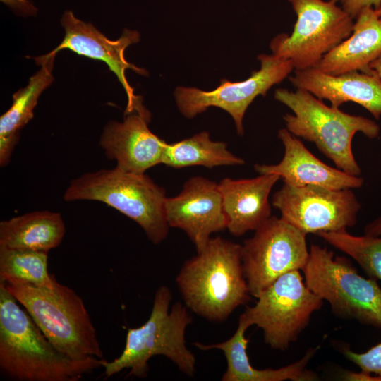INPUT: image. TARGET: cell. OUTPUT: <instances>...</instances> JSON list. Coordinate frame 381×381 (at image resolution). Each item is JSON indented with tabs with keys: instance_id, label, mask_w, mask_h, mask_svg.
Here are the masks:
<instances>
[{
	"instance_id": "6da1fadb",
	"label": "cell",
	"mask_w": 381,
	"mask_h": 381,
	"mask_svg": "<svg viewBox=\"0 0 381 381\" xmlns=\"http://www.w3.org/2000/svg\"><path fill=\"white\" fill-rule=\"evenodd\" d=\"M105 360L74 361L58 351L0 282V368L20 381H77Z\"/></svg>"
},
{
	"instance_id": "7a4b0ae2",
	"label": "cell",
	"mask_w": 381,
	"mask_h": 381,
	"mask_svg": "<svg viewBox=\"0 0 381 381\" xmlns=\"http://www.w3.org/2000/svg\"><path fill=\"white\" fill-rule=\"evenodd\" d=\"M181 267L176 282L186 306L210 321H224L250 299L241 262V245L211 238Z\"/></svg>"
},
{
	"instance_id": "3957f363",
	"label": "cell",
	"mask_w": 381,
	"mask_h": 381,
	"mask_svg": "<svg viewBox=\"0 0 381 381\" xmlns=\"http://www.w3.org/2000/svg\"><path fill=\"white\" fill-rule=\"evenodd\" d=\"M3 282L58 351L74 361L103 358L90 315L72 289L60 283L49 289L16 279Z\"/></svg>"
},
{
	"instance_id": "277c9868",
	"label": "cell",
	"mask_w": 381,
	"mask_h": 381,
	"mask_svg": "<svg viewBox=\"0 0 381 381\" xmlns=\"http://www.w3.org/2000/svg\"><path fill=\"white\" fill-rule=\"evenodd\" d=\"M274 96L293 111L283 116L286 128L291 134L315 143L337 168L359 176L361 170L353 153V138L358 132L370 139L377 138L380 128L377 123L329 107L306 90L293 92L279 88Z\"/></svg>"
},
{
	"instance_id": "5b68a950",
	"label": "cell",
	"mask_w": 381,
	"mask_h": 381,
	"mask_svg": "<svg viewBox=\"0 0 381 381\" xmlns=\"http://www.w3.org/2000/svg\"><path fill=\"white\" fill-rule=\"evenodd\" d=\"M172 298L169 289L160 286L156 291L148 320L137 328H128L124 349L112 361L105 360L104 375L107 378L124 369L128 376L144 378L147 362L154 356H164L188 376L195 371V358L186 345L185 332L192 318L187 307L176 302L169 310Z\"/></svg>"
},
{
	"instance_id": "8992f818",
	"label": "cell",
	"mask_w": 381,
	"mask_h": 381,
	"mask_svg": "<svg viewBox=\"0 0 381 381\" xmlns=\"http://www.w3.org/2000/svg\"><path fill=\"white\" fill-rule=\"evenodd\" d=\"M64 199L66 202L105 203L136 222L155 244L161 243L168 235L165 190L145 174L129 172L116 167L87 172L71 181Z\"/></svg>"
},
{
	"instance_id": "52a82bcc",
	"label": "cell",
	"mask_w": 381,
	"mask_h": 381,
	"mask_svg": "<svg viewBox=\"0 0 381 381\" xmlns=\"http://www.w3.org/2000/svg\"><path fill=\"white\" fill-rule=\"evenodd\" d=\"M302 271L308 288L337 316L381 328V288L375 279L359 275L349 259L312 245Z\"/></svg>"
},
{
	"instance_id": "ba28073f",
	"label": "cell",
	"mask_w": 381,
	"mask_h": 381,
	"mask_svg": "<svg viewBox=\"0 0 381 381\" xmlns=\"http://www.w3.org/2000/svg\"><path fill=\"white\" fill-rule=\"evenodd\" d=\"M297 18L291 35L274 37V56L291 61L294 70L315 68L322 58L353 30L352 18L337 3L325 0H289Z\"/></svg>"
},
{
	"instance_id": "9c48e42d",
	"label": "cell",
	"mask_w": 381,
	"mask_h": 381,
	"mask_svg": "<svg viewBox=\"0 0 381 381\" xmlns=\"http://www.w3.org/2000/svg\"><path fill=\"white\" fill-rule=\"evenodd\" d=\"M253 307L240 315L249 326L262 329L264 341L272 349L286 350L308 326L323 300L306 286L299 270L277 279L257 298Z\"/></svg>"
},
{
	"instance_id": "30bf717a",
	"label": "cell",
	"mask_w": 381,
	"mask_h": 381,
	"mask_svg": "<svg viewBox=\"0 0 381 381\" xmlns=\"http://www.w3.org/2000/svg\"><path fill=\"white\" fill-rule=\"evenodd\" d=\"M306 234L282 217H270L241 245V262L250 296L258 298L277 279L302 270L309 256Z\"/></svg>"
},
{
	"instance_id": "8fae6325",
	"label": "cell",
	"mask_w": 381,
	"mask_h": 381,
	"mask_svg": "<svg viewBox=\"0 0 381 381\" xmlns=\"http://www.w3.org/2000/svg\"><path fill=\"white\" fill-rule=\"evenodd\" d=\"M258 58L260 68L253 71L245 80L222 79L220 85L212 91L178 87L174 96L180 112L192 119L210 107H219L231 115L237 133L243 135V119L250 104L257 96H265L273 85L280 83L294 70L291 61L272 54H262Z\"/></svg>"
},
{
	"instance_id": "7c38bea8",
	"label": "cell",
	"mask_w": 381,
	"mask_h": 381,
	"mask_svg": "<svg viewBox=\"0 0 381 381\" xmlns=\"http://www.w3.org/2000/svg\"><path fill=\"white\" fill-rule=\"evenodd\" d=\"M281 217L306 234L337 231L353 226L361 204L350 188L331 189L286 184L272 196Z\"/></svg>"
},
{
	"instance_id": "4fadbf2b",
	"label": "cell",
	"mask_w": 381,
	"mask_h": 381,
	"mask_svg": "<svg viewBox=\"0 0 381 381\" xmlns=\"http://www.w3.org/2000/svg\"><path fill=\"white\" fill-rule=\"evenodd\" d=\"M61 23L65 30L64 37L54 49L46 54L56 55L61 49H67L78 55L104 62L126 93L128 101L124 114L144 109L141 97L135 95L125 73L127 69H131L141 75L148 74L145 69L129 63L124 56L126 49L140 41L139 32L125 29L118 40H110L92 23L76 18L71 11L64 12Z\"/></svg>"
},
{
	"instance_id": "5bb4252c",
	"label": "cell",
	"mask_w": 381,
	"mask_h": 381,
	"mask_svg": "<svg viewBox=\"0 0 381 381\" xmlns=\"http://www.w3.org/2000/svg\"><path fill=\"white\" fill-rule=\"evenodd\" d=\"M164 210L169 227L183 230L197 251L213 233L226 229L219 184L202 176L189 179L177 195L167 197Z\"/></svg>"
},
{
	"instance_id": "9a60e30c",
	"label": "cell",
	"mask_w": 381,
	"mask_h": 381,
	"mask_svg": "<svg viewBox=\"0 0 381 381\" xmlns=\"http://www.w3.org/2000/svg\"><path fill=\"white\" fill-rule=\"evenodd\" d=\"M121 122L112 121L104 128L99 145L106 156L122 170L145 174L162 164L167 144L148 128L150 113L145 109L124 114Z\"/></svg>"
},
{
	"instance_id": "2e32d148",
	"label": "cell",
	"mask_w": 381,
	"mask_h": 381,
	"mask_svg": "<svg viewBox=\"0 0 381 381\" xmlns=\"http://www.w3.org/2000/svg\"><path fill=\"white\" fill-rule=\"evenodd\" d=\"M278 138L284 147L282 159L276 164H256L254 169L259 174H276L284 184L297 187L315 185L339 190L362 186L363 178L325 164L286 128L279 131Z\"/></svg>"
},
{
	"instance_id": "e0dca14e",
	"label": "cell",
	"mask_w": 381,
	"mask_h": 381,
	"mask_svg": "<svg viewBox=\"0 0 381 381\" xmlns=\"http://www.w3.org/2000/svg\"><path fill=\"white\" fill-rule=\"evenodd\" d=\"M289 80L297 89L328 100L332 107L339 108L345 102H353L376 119L381 116V80L373 72L351 71L333 75L313 68L295 70Z\"/></svg>"
},
{
	"instance_id": "ac0fdd59",
	"label": "cell",
	"mask_w": 381,
	"mask_h": 381,
	"mask_svg": "<svg viewBox=\"0 0 381 381\" xmlns=\"http://www.w3.org/2000/svg\"><path fill=\"white\" fill-rule=\"evenodd\" d=\"M280 179L272 174L252 179L224 178L218 183L226 229L235 236L255 231L271 217L270 193Z\"/></svg>"
},
{
	"instance_id": "d6986e66",
	"label": "cell",
	"mask_w": 381,
	"mask_h": 381,
	"mask_svg": "<svg viewBox=\"0 0 381 381\" xmlns=\"http://www.w3.org/2000/svg\"><path fill=\"white\" fill-rule=\"evenodd\" d=\"M356 19L351 35L327 53L314 68L333 75L372 73L370 64L381 55V19L372 7L363 8Z\"/></svg>"
},
{
	"instance_id": "ffe728a7",
	"label": "cell",
	"mask_w": 381,
	"mask_h": 381,
	"mask_svg": "<svg viewBox=\"0 0 381 381\" xmlns=\"http://www.w3.org/2000/svg\"><path fill=\"white\" fill-rule=\"evenodd\" d=\"M250 326L239 317L238 325L234 335L226 341L203 344L195 342V346L202 351L212 349L222 350L227 362V368L222 377V381H313L318 375L306 368L318 347L309 349L298 361L277 369L259 370L253 367L248 359L247 346L249 339L245 332Z\"/></svg>"
},
{
	"instance_id": "44dd1931",
	"label": "cell",
	"mask_w": 381,
	"mask_h": 381,
	"mask_svg": "<svg viewBox=\"0 0 381 381\" xmlns=\"http://www.w3.org/2000/svg\"><path fill=\"white\" fill-rule=\"evenodd\" d=\"M56 55L35 59L41 68L30 78L28 84L13 95L11 107L0 117V164L6 165L18 143L21 128L33 117V110L41 93L53 82L52 69Z\"/></svg>"
},
{
	"instance_id": "7402d4cb",
	"label": "cell",
	"mask_w": 381,
	"mask_h": 381,
	"mask_svg": "<svg viewBox=\"0 0 381 381\" xmlns=\"http://www.w3.org/2000/svg\"><path fill=\"white\" fill-rule=\"evenodd\" d=\"M65 233L60 213L35 211L0 222V246L48 253L61 243Z\"/></svg>"
},
{
	"instance_id": "603a6c76",
	"label": "cell",
	"mask_w": 381,
	"mask_h": 381,
	"mask_svg": "<svg viewBox=\"0 0 381 381\" xmlns=\"http://www.w3.org/2000/svg\"><path fill=\"white\" fill-rule=\"evenodd\" d=\"M245 161L227 149L224 142L213 141L203 131L174 143H167L162 164L175 169L202 166L212 169L218 166L240 165Z\"/></svg>"
},
{
	"instance_id": "cb8c5ba5",
	"label": "cell",
	"mask_w": 381,
	"mask_h": 381,
	"mask_svg": "<svg viewBox=\"0 0 381 381\" xmlns=\"http://www.w3.org/2000/svg\"><path fill=\"white\" fill-rule=\"evenodd\" d=\"M10 279L49 289L59 283L48 272V253L0 246V282Z\"/></svg>"
},
{
	"instance_id": "d4e9b609",
	"label": "cell",
	"mask_w": 381,
	"mask_h": 381,
	"mask_svg": "<svg viewBox=\"0 0 381 381\" xmlns=\"http://www.w3.org/2000/svg\"><path fill=\"white\" fill-rule=\"evenodd\" d=\"M335 248L355 260L370 277L381 280V238L353 236L346 229L318 234Z\"/></svg>"
},
{
	"instance_id": "484cf974",
	"label": "cell",
	"mask_w": 381,
	"mask_h": 381,
	"mask_svg": "<svg viewBox=\"0 0 381 381\" xmlns=\"http://www.w3.org/2000/svg\"><path fill=\"white\" fill-rule=\"evenodd\" d=\"M341 351L349 361L359 366L361 370L370 374L375 373L381 377V343L365 353H358L344 347Z\"/></svg>"
},
{
	"instance_id": "4316f807",
	"label": "cell",
	"mask_w": 381,
	"mask_h": 381,
	"mask_svg": "<svg viewBox=\"0 0 381 381\" xmlns=\"http://www.w3.org/2000/svg\"><path fill=\"white\" fill-rule=\"evenodd\" d=\"M335 3H340L341 8L352 18H356L360 11L365 7H372L375 9L381 5V0H330Z\"/></svg>"
},
{
	"instance_id": "83f0119b",
	"label": "cell",
	"mask_w": 381,
	"mask_h": 381,
	"mask_svg": "<svg viewBox=\"0 0 381 381\" xmlns=\"http://www.w3.org/2000/svg\"><path fill=\"white\" fill-rule=\"evenodd\" d=\"M2 3L12 8L15 12L23 16H34L37 8L29 0H0Z\"/></svg>"
},
{
	"instance_id": "f1b7e54d",
	"label": "cell",
	"mask_w": 381,
	"mask_h": 381,
	"mask_svg": "<svg viewBox=\"0 0 381 381\" xmlns=\"http://www.w3.org/2000/svg\"><path fill=\"white\" fill-rule=\"evenodd\" d=\"M341 377L344 380H376L381 381V377L379 376L373 377L370 373L361 370L359 373L352 371H344Z\"/></svg>"
},
{
	"instance_id": "f546056e",
	"label": "cell",
	"mask_w": 381,
	"mask_h": 381,
	"mask_svg": "<svg viewBox=\"0 0 381 381\" xmlns=\"http://www.w3.org/2000/svg\"><path fill=\"white\" fill-rule=\"evenodd\" d=\"M364 233L368 236H381V217L367 224L365 226Z\"/></svg>"
},
{
	"instance_id": "4dcf8cb0",
	"label": "cell",
	"mask_w": 381,
	"mask_h": 381,
	"mask_svg": "<svg viewBox=\"0 0 381 381\" xmlns=\"http://www.w3.org/2000/svg\"><path fill=\"white\" fill-rule=\"evenodd\" d=\"M370 68L381 80V55L370 64Z\"/></svg>"
},
{
	"instance_id": "1f68e13d",
	"label": "cell",
	"mask_w": 381,
	"mask_h": 381,
	"mask_svg": "<svg viewBox=\"0 0 381 381\" xmlns=\"http://www.w3.org/2000/svg\"><path fill=\"white\" fill-rule=\"evenodd\" d=\"M375 11L377 14V16H379V18L381 19V5L375 9Z\"/></svg>"
}]
</instances>
